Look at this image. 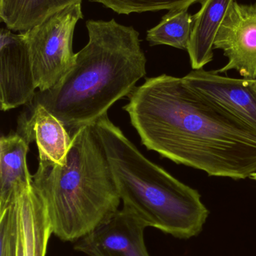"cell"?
<instances>
[{
    "instance_id": "cell-1",
    "label": "cell",
    "mask_w": 256,
    "mask_h": 256,
    "mask_svg": "<svg viewBox=\"0 0 256 256\" xmlns=\"http://www.w3.org/2000/svg\"><path fill=\"white\" fill-rule=\"evenodd\" d=\"M123 106L148 150L209 176L242 180L256 172V130L183 78H146Z\"/></svg>"
},
{
    "instance_id": "cell-18",
    "label": "cell",
    "mask_w": 256,
    "mask_h": 256,
    "mask_svg": "<svg viewBox=\"0 0 256 256\" xmlns=\"http://www.w3.org/2000/svg\"><path fill=\"white\" fill-rule=\"evenodd\" d=\"M250 178L252 179V180H255L256 182V172L253 173V174L251 176Z\"/></svg>"
},
{
    "instance_id": "cell-9",
    "label": "cell",
    "mask_w": 256,
    "mask_h": 256,
    "mask_svg": "<svg viewBox=\"0 0 256 256\" xmlns=\"http://www.w3.org/2000/svg\"><path fill=\"white\" fill-rule=\"evenodd\" d=\"M183 78L188 85L256 130L255 79L228 78L203 68L192 70Z\"/></svg>"
},
{
    "instance_id": "cell-2",
    "label": "cell",
    "mask_w": 256,
    "mask_h": 256,
    "mask_svg": "<svg viewBox=\"0 0 256 256\" xmlns=\"http://www.w3.org/2000/svg\"><path fill=\"white\" fill-rule=\"evenodd\" d=\"M89 40L76 54L73 67L51 90L36 92L27 106H42L69 134L93 126L117 100L130 96L146 75L139 33L114 19L89 20Z\"/></svg>"
},
{
    "instance_id": "cell-8",
    "label": "cell",
    "mask_w": 256,
    "mask_h": 256,
    "mask_svg": "<svg viewBox=\"0 0 256 256\" xmlns=\"http://www.w3.org/2000/svg\"><path fill=\"white\" fill-rule=\"evenodd\" d=\"M146 227L124 209L76 242L75 250L89 256H150L144 242Z\"/></svg>"
},
{
    "instance_id": "cell-4",
    "label": "cell",
    "mask_w": 256,
    "mask_h": 256,
    "mask_svg": "<svg viewBox=\"0 0 256 256\" xmlns=\"http://www.w3.org/2000/svg\"><path fill=\"white\" fill-rule=\"evenodd\" d=\"M117 183L123 209L146 228L180 239L202 231L209 210L197 190L147 159L108 118L94 124Z\"/></svg>"
},
{
    "instance_id": "cell-17",
    "label": "cell",
    "mask_w": 256,
    "mask_h": 256,
    "mask_svg": "<svg viewBox=\"0 0 256 256\" xmlns=\"http://www.w3.org/2000/svg\"><path fill=\"white\" fill-rule=\"evenodd\" d=\"M20 224L16 202L0 213V256H18Z\"/></svg>"
},
{
    "instance_id": "cell-16",
    "label": "cell",
    "mask_w": 256,
    "mask_h": 256,
    "mask_svg": "<svg viewBox=\"0 0 256 256\" xmlns=\"http://www.w3.org/2000/svg\"><path fill=\"white\" fill-rule=\"evenodd\" d=\"M120 14L189 8L203 0H90Z\"/></svg>"
},
{
    "instance_id": "cell-3",
    "label": "cell",
    "mask_w": 256,
    "mask_h": 256,
    "mask_svg": "<svg viewBox=\"0 0 256 256\" xmlns=\"http://www.w3.org/2000/svg\"><path fill=\"white\" fill-rule=\"evenodd\" d=\"M71 136L64 165L39 161L33 177L52 234L63 242H76L112 218L121 198L94 124Z\"/></svg>"
},
{
    "instance_id": "cell-13",
    "label": "cell",
    "mask_w": 256,
    "mask_h": 256,
    "mask_svg": "<svg viewBox=\"0 0 256 256\" xmlns=\"http://www.w3.org/2000/svg\"><path fill=\"white\" fill-rule=\"evenodd\" d=\"M234 0H203L193 16L187 51L193 70L203 68L213 58V43L219 27Z\"/></svg>"
},
{
    "instance_id": "cell-7",
    "label": "cell",
    "mask_w": 256,
    "mask_h": 256,
    "mask_svg": "<svg viewBox=\"0 0 256 256\" xmlns=\"http://www.w3.org/2000/svg\"><path fill=\"white\" fill-rule=\"evenodd\" d=\"M37 88L24 33H0V103L4 112L33 102Z\"/></svg>"
},
{
    "instance_id": "cell-15",
    "label": "cell",
    "mask_w": 256,
    "mask_h": 256,
    "mask_svg": "<svg viewBox=\"0 0 256 256\" xmlns=\"http://www.w3.org/2000/svg\"><path fill=\"white\" fill-rule=\"evenodd\" d=\"M187 9L169 10L157 26L149 30L147 40L150 45H168L187 50L193 26V16L188 13Z\"/></svg>"
},
{
    "instance_id": "cell-10",
    "label": "cell",
    "mask_w": 256,
    "mask_h": 256,
    "mask_svg": "<svg viewBox=\"0 0 256 256\" xmlns=\"http://www.w3.org/2000/svg\"><path fill=\"white\" fill-rule=\"evenodd\" d=\"M29 143L35 141L39 161L64 165L72 136L64 124L42 106H27L20 116L18 131Z\"/></svg>"
},
{
    "instance_id": "cell-6",
    "label": "cell",
    "mask_w": 256,
    "mask_h": 256,
    "mask_svg": "<svg viewBox=\"0 0 256 256\" xmlns=\"http://www.w3.org/2000/svg\"><path fill=\"white\" fill-rule=\"evenodd\" d=\"M228 62L217 73L235 70L243 78L256 79V4L234 1L225 14L213 43Z\"/></svg>"
},
{
    "instance_id": "cell-11",
    "label": "cell",
    "mask_w": 256,
    "mask_h": 256,
    "mask_svg": "<svg viewBox=\"0 0 256 256\" xmlns=\"http://www.w3.org/2000/svg\"><path fill=\"white\" fill-rule=\"evenodd\" d=\"M29 146L18 132L0 138V213L33 188L27 162Z\"/></svg>"
},
{
    "instance_id": "cell-19",
    "label": "cell",
    "mask_w": 256,
    "mask_h": 256,
    "mask_svg": "<svg viewBox=\"0 0 256 256\" xmlns=\"http://www.w3.org/2000/svg\"><path fill=\"white\" fill-rule=\"evenodd\" d=\"M255 90L256 92V79L255 80Z\"/></svg>"
},
{
    "instance_id": "cell-12",
    "label": "cell",
    "mask_w": 256,
    "mask_h": 256,
    "mask_svg": "<svg viewBox=\"0 0 256 256\" xmlns=\"http://www.w3.org/2000/svg\"><path fill=\"white\" fill-rule=\"evenodd\" d=\"M20 224L18 256H45L52 234L45 204L36 188L16 201Z\"/></svg>"
},
{
    "instance_id": "cell-14",
    "label": "cell",
    "mask_w": 256,
    "mask_h": 256,
    "mask_svg": "<svg viewBox=\"0 0 256 256\" xmlns=\"http://www.w3.org/2000/svg\"><path fill=\"white\" fill-rule=\"evenodd\" d=\"M82 0H0V18L11 31L24 32Z\"/></svg>"
},
{
    "instance_id": "cell-5",
    "label": "cell",
    "mask_w": 256,
    "mask_h": 256,
    "mask_svg": "<svg viewBox=\"0 0 256 256\" xmlns=\"http://www.w3.org/2000/svg\"><path fill=\"white\" fill-rule=\"evenodd\" d=\"M81 19H83L81 3H78L23 32L39 91L55 87L75 64L76 54H74L72 48L74 32Z\"/></svg>"
}]
</instances>
